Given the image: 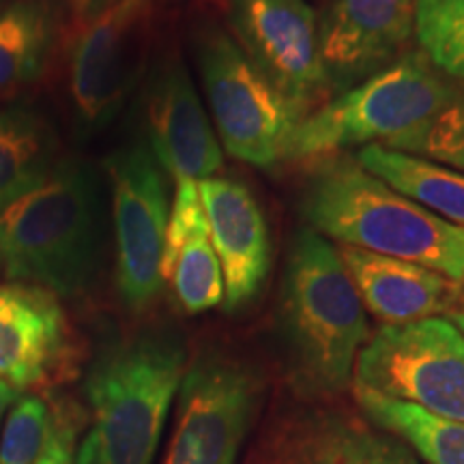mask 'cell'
Listing matches in <instances>:
<instances>
[{
    "mask_svg": "<svg viewBox=\"0 0 464 464\" xmlns=\"http://www.w3.org/2000/svg\"><path fill=\"white\" fill-rule=\"evenodd\" d=\"M106 230L100 174L63 160L37 188L0 208V265L17 284L78 297L100 274Z\"/></svg>",
    "mask_w": 464,
    "mask_h": 464,
    "instance_id": "cell-1",
    "label": "cell"
},
{
    "mask_svg": "<svg viewBox=\"0 0 464 464\" xmlns=\"http://www.w3.org/2000/svg\"><path fill=\"white\" fill-rule=\"evenodd\" d=\"M301 213L324 239L409 260L464 284V228L406 198L355 158H335L316 168Z\"/></svg>",
    "mask_w": 464,
    "mask_h": 464,
    "instance_id": "cell-2",
    "label": "cell"
},
{
    "mask_svg": "<svg viewBox=\"0 0 464 464\" xmlns=\"http://www.w3.org/2000/svg\"><path fill=\"white\" fill-rule=\"evenodd\" d=\"M282 334L301 390L327 398L351 390L368 318L340 249L312 228H301L288 249Z\"/></svg>",
    "mask_w": 464,
    "mask_h": 464,
    "instance_id": "cell-3",
    "label": "cell"
},
{
    "mask_svg": "<svg viewBox=\"0 0 464 464\" xmlns=\"http://www.w3.org/2000/svg\"><path fill=\"white\" fill-rule=\"evenodd\" d=\"M188 355L172 334H142L102 351L86 374L91 423L75 464H155Z\"/></svg>",
    "mask_w": 464,
    "mask_h": 464,
    "instance_id": "cell-4",
    "label": "cell"
},
{
    "mask_svg": "<svg viewBox=\"0 0 464 464\" xmlns=\"http://www.w3.org/2000/svg\"><path fill=\"white\" fill-rule=\"evenodd\" d=\"M456 82L423 56L381 69L304 116L286 160L324 158L342 149L400 140L426 125L454 97Z\"/></svg>",
    "mask_w": 464,
    "mask_h": 464,
    "instance_id": "cell-5",
    "label": "cell"
},
{
    "mask_svg": "<svg viewBox=\"0 0 464 464\" xmlns=\"http://www.w3.org/2000/svg\"><path fill=\"white\" fill-rule=\"evenodd\" d=\"M198 67L219 142L235 160L271 168L286 160L304 112L265 78L226 33L198 45Z\"/></svg>",
    "mask_w": 464,
    "mask_h": 464,
    "instance_id": "cell-6",
    "label": "cell"
},
{
    "mask_svg": "<svg viewBox=\"0 0 464 464\" xmlns=\"http://www.w3.org/2000/svg\"><path fill=\"white\" fill-rule=\"evenodd\" d=\"M353 390L402 400L464 423L462 332L445 316L381 327L359 353Z\"/></svg>",
    "mask_w": 464,
    "mask_h": 464,
    "instance_id": "cell-7",
    "label": "cell"
},
{
    "mask_svg": "<svg viewBox=\"0 0 464 464\" xmlns=\"http://www.w3.org/2000/svg\"><path fill=\"white\" fill-rule=\"evenodd\" d=\"M116 241V288L131 312L158 297L170 222V179L147 144L116 150L106 161Z\"/></svg>",
    "mask_w": 464,
    "mask_h": 464,
    "instance_id": "cell-8",
    "label": "cell"
},
{
    "mask_svg": "<svg viewBox=\"0 0 464 464\" xmlns=\"http://www.w3.org/2000/svg\"><path fill=\"white\" fill-rule=\"evenodd\" d=\"M260 387L246 365L200 355L185 370L174 409V430L161 464H239Z\"/></svg>",
    "mask_w": 464,
    "mask_h": 464,
    "instance_id": "cell-9",
    "label": "cell"
},
{
    "mask_svg": "<svg viewBox=\"0 0 464 464\" xmlns=\"http://www.w3.org/2000/svg\"><path fill=\"white\" fill-rule=\"evenodd\" d=\"M230 17L249 61L301 112H310L329 86L314 9L305 0H230Z\"/></svg>",
    "mask_w": 464,
    "mask_h": 464,
    "instance_id": "cell-10",
    "label": "cell"
},
{
    "mask_svg": "<svg viewBox=\"0 0 464 464\" xmlns=\"http://www.w3.org/2000/svg\"><path fill=\"white\" fill-rule=\"evenodd\" d=\"M149 7L150 0H116L89 20L73 44L69 91L86 123H106L130 92Z\"/></svg>",
    "mask_w": 464,
    "mask_h": 464,
    "instance_id": "cell-11",
    "label": "cell"
},
{
    "mask_svg": "<svg viewBox=\"0 0 464 464\" xmlns=\"http://www.w3.org/2000/svg\"><path fill=\"white\" fill-rule=\"evenodd\" d=\"M415 34V0H334L318 22L329 84L355 86L400 54Z\"/></svg>",
    "mask_w": 464,
    "mask_h": 464,
    "instance_id": "cell-12",
    "label": "cell"
},
{
    "mask_svg": "<svg viewBox=\"0 0 464 464\" xmlns=\"http://www.w3.org/2000/svg\"><path fill=\"white\" fill-rule=\"evenodd\" d=\"M147 121L149 147L172 185L200 183L219 172L222 144L179 61L166 63L150 86Z\"/></svg>",
    "mask_w": 464,
    "mask_h": 464,
    "instance_id": "cell-13",
    "label": "cell"
},
{
    "mask_svg": "<svg viewBox=\"0 0 464 464\" xmlns=\"http://www.w3.org/2000/svg\"><path fill=\"white\" fill-rule=\"evenodd\" d=\"M208 235L222 265L228 310H239L263 288L271 266V241L265 216L246 185L226 177L198 183Z\"/></svg>",
    "mask_w": 464,
    "mask_h": 464,
    "instance_id": "cell-14",
    "label": "cell"
},
{
    "mask_svg": "<svg viewBox=\"0 0 464 464\" xmlns=\"http://www.w3.org/2000/svg\"><path fill=\"white\" fill-rule=\"evenodd\" d=\"M338 249L363 307L379 318L382 327L451 314L460 304L462 284L439 271L357 247Z\"/></svg>",
    "mask_w": 464,
    "mask_h": 464,
    "instance_id": "cell-15",
    "label": "cell"
},
{
    "mask_svg": "<svg viewBox=\"0 0 464 464\" xmlns=\"http://www.w3.org/2000/svg\"><path fill=\"white\" fill-rule=\"evenodd\" d=\"M67 351V318L56 295L31 284L0 286V381L15 390L48 379Z\"/></svg>",
    "mask_w": 464,
    "mask_h": 464,
    "instance_id": "cell-16",
    "label": "cell"
},
{
    "mask_svg": "<svg viewBox=\"0 0 464 464\" xmlns=\"http://www.w3.org/2000/svg\"><path fill=\"white\" fill-rule=\"evenodd\" d=\"M276 464H421L396 434L344 411L299 417L282 434Z\"/></svg>",
    "mask_w": 464,
    "mask_h": 464,
    "instance_id": "cell-17",
    "label": "cell"
},
{
    "mask_svg": "<svg viewBox=\"0 0 464 464\" xmlns=\"http://www.w3.org/2000/svg\"><path fill=\"white\" fill-rule=\"evenodd\" d=\"M355 160L406 198L464 228V172L381 144L363 147Z\"/></svg>",
    "mask_w": 464,
    "mask_h": 464,
    "instance_id": "cell-18",
    "label": "cell"
},
{
    "mask_svg": "<svg viewBox=\"0 0 464 464\" xmlns=\"http://www.w3.org/2000/svg\"><path fill=\"white\" fill-rule=\"evenodd\" d=\"M56 164V138L44 116L28 108L0 112V208L37 188Z\"/></svg>",
    "mask_w": 464,
    "mask_h": 464,
    "instance_id": "cell-19",
    "label": "cell"
},
{
    "mask_svg": "<svg viewBox=\"0 0 464 464\" xmlns=\"http://www.w3.org/2000/svg\"><path fill=\"white\" fill-rule=\"evenodd\" d=\"M362 413L402 439L426 464H464V423L443 420L420 406L379 393L353 390Z\"/></svg>",
    "mask_w": 464,
    "mask_h": 464,
    "instance_id": "cell-20",
    "label": "cell"
},
{
    "mask_svg": "<svg viewBox=\"0 0 464 464\" xmlns=\"http://www.w3.org/2000/svg\"><path fill=\"white\" fill-rule=\"evenodd\" d=\"M52 31L50 11L39 0H20L0 14V92L37 78Z\"/></svg>",
    "mask_w": 464,
    "mask_h": 464,
    "instance_id": "cell-21",
    "label": "cell"
},
{
    "mask_svg": "<svg viewBox=\"0 0 464 464\" xmlns=\"http://www.w3.org/2000/svg\"><path fill=\"white\" fill-rule=\"evenodd\" d=\"M166 282H172L179 304L189 314H202L224 304V274L208 235V222L191 232Z\"/></svg>",
    "mask_w": 464,
    "mask_h": 464,
    "instance_id": "cell-22",
    "label": "cell"
},
{
    "mask_svg": "<svg viewBox=\"0 0 464 464\" xmlns=\"http://www.w3.org/2000/svg\"><path fill=\"white\" fill-rule=\"evenodd\" d=\"M415 39L439 73L464 82V0H415Z\"/></svg>",
    "mask_w": 464,
    "mask_h": 464,
    "instance_id": "cell-23",
    "label": "cell"
},
{
    "mask_svg": "<svg viewBox=\"0 0 464 464\" xmlns=\"http://www.w3.org/2000/svg\"><path fill=\"white\" fill-rule=\"evenodd\" d=\"M417 158L432 160L464 172V82H456L454 97L420 130L387 144Z\"/></svg>",
    "mask_w": 464,
    "mask_h": 464,
    "instance_id": "cell-24",
    "label": "cell"
},
{
    "mask_svg": "<svg viewBox=\"0 0 464 464\" xmlns=\"http://www.w3.org/2000/svg\"><path fill=\"white\" fill-rule=\"evenodd\" d=\"M54 413L39 396H20L0 434V464H37L48 445Z\"/></svg>",
    "mask_w": 464,
    "mask_h": 464,
    "instance_id": "cell-25",
    "label": "cell"
},
{
    "mask_svg": "<svg viewBox=\"0 0 464 464\" xmlns=\"http://www.w3.org/2000/svg\"><path fill=\"white\" fill-rule=\"evenodd\" d=\"M78 428L72 411L58 409L54 413V426L48 445L37 464H75V450H78Z\"/></svg>",
    "mask_w": 464,
    "mask_h": 464,
    "instance_id": "cell-26",
    "label": "cell"
},
{
    "mask_svg": "<svg viewBox=\"0 0 464 464\" xmlns=\"http://www.w3.org/2000/svg\"><path fill=\"white\" fill-rule=\"evenodd\" d=\"M112 3H116V0H73V7L84 20H92V17L102 14L103 9H108Z\"/></svg>",
    "mask_w": 464,
    "mask_h": 464,
    "instance_id": "cell-27",
    "label": "cell"
},
{
    "mask_svg": "<svg viewBox=\"0 0 464 464\" xmlns=\"http://www.w3.org/2000/svg\"><path fill=\"white\" fill-rule=\"evenodd\" d=\"M17 398H20V390H15L9 382L0 381V423H3L5 415L9 413L11 406L17 402ZM0 430H3V428H0Z\"/></svg>",
    "mask_w": 464,
    "mask_h": 464,
    "instance_id": "cell-28",
    "label": "cell"
},
{
    "mask_svg": "<svg viewBox=\"0 0 464 464\" xmlns=\"http://www.w3.org/2000/svg\"><path fill=\"white\" fill-rule=\"evenodd\" d=\"M450 321L456 324L458 329H460L462 335H464V290H462V297H460V304L454 307V312L450 314Z\"/></svg>",
    "mask_w": 464,
    "mask_h": 464,
    "instance_id": "cell-29",
    "label": "cell"
}]
</instances>
